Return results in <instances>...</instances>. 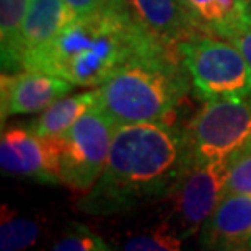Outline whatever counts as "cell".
<instances>
[{
	"label": "cell",
	"instance_id": "1",
	"mask_svg": "<svg viewBox=\"0 0 251 251\" xmlns=\"http://www.w3.org/2000/svg\"><path fill=\"white\" fill-rule=\"evenodd\" d=\"M188 162L184 129L175 121L118 126L103 172L77 207L88 215H114L163 199Z\"/></svg>",
	"mask_w": 251,
	"mask_h": 251
},
{
	"label": "cell",
	"instance_id": "2",
	"mask_svg": "<svg viewBox=\"0 0 251 251\" xmlns=\"http://www.w3.org/2000/svg\"><path fill=\"white\" fill-rule=\"evenodd\" d=\"M160 43L145 31L126 0L78 17L48 46L23 61V69L43 70L75 87H100L119 67Z\"/></svg>",
	"mask_w": 251,
	"mask_h": 251
},
{
	"label": "cell",
	"instance_id": "3",
	"mask_svg": "<svg viewBox=\"0 0 251 251\" xmlns=\"http://www.w3.org/2000/svg\"><path fill=\"white\" fill-rule=\"evenodd\" d=\"M191 88L178 48L157 44L127 61L97 87L95 108L116 126L175 121V111Z\"/></svg>",
	"mask_w": 251,
	"mask_h": 251
},
{
	"label": "cell",
	"instance_id": "4",
	"mask_svg": "<svg viewBox=\"0 0 251 251\" xmlns=\"http://www.w3.org/2000/svg\"><path fill=\"white\" fill-rule=\"evenodd\" d=\"M193 92L202 101L237 98L251 92V70L232 41L212 34L178 44Z\"/></svg>",
	"mask_w": 251,
	"mask_h": 251
},
{
	"label": "cell",
	"instance_id": "5",
	"mask_svg": "<svg viewBox=\"0 0 251 251\" xmlns=\"http://www.w3.org/2000/svg\"><path fill=\"white\" fill-rule=\"evenodd\" d=\"M184 129L189 162L227 158L251 140V92L204 101Z\"/></svg>",
	"mask_w": 251,
	"mask_h": 251
},
{
	"label": "cell",
	"instance_id": "6",
	"mask_svg": "<svg viewBox=\"0 0 251 251\" xmlns=\"http://www.w3.org/2000/svg\"><path fill=\"white\" fill-rule=\"evenodd\" d=\"M228 158L188 162L172 189L163 196L167 204L165 224L183 242L199 232L225 194Z\"/></svg>",
	"mask_w": 251,
	"mask_h": 251
},
{
	"label": "cell",
	"instance_id": "7",
	"mask_svg": "<svg viewBox=\"0 0 251 251\" xmlns=\"http://www.w3.org/2000/svg\"><path fill=\"white\" fill-rule=\"evenodd\" d=\"M116 127L106 114L93 106L65 132L56 135L61 183L87 193L103 172Z\"/></svg>",
	"mask_w": 251,
	"mask_h": 251
},
{
	"label": "cell",
	"instance_id": "8",
	"mask_svg": "<svg viewBox=\"0 0 251 251\" xmlns=\"http://www.w3.org/2000/svg\"><path fill=\"white\" fill-rule=\"evenodd\" d=\"M0 165L5 173L61 183L59 145L56 137H43L29 129L10 127L0 139Z\"/></svg>",
	"mask_w": 251,
	"mask_h": 251
},
{
	"label": "cell",
	"instance_id": "9",
	"mask_svg": "<svg viewBox=\"0 0 251 251\" xmlns=\"http://www.w3.org/2000/svg\"><path fill=\"white\" fill-rule=\"evenodd\" d=\"M74 87L69 80L43 70L23 69L15 74H2V121L15 114L41 113L69 95Z\"/></svg>",
	"mask_w": 251,
	"mask_h": 251
},
{
	"label": "cell",
	"instance_id": "10",
	"mask_svg": "<svg viewBox=\"0 0 251 251\" xmlns=\"http://www.w3.org/2000/svg\"><path fill=\"white\" fill-rule=\"evenodd\" d=\"M199 232L204 250H251V196L225 193Z\"/></svg>",
	"mask_w": 251,
	"mask_h": 251
},
{
	"label": "cell",
	"instance_id": "11",
	"mask_svg": "<svg viewBox=\"0 0 251 251\" xmlns=\"http://www.w3.org/2000/svg\"><path fill=\"white\" fill-rule=\"evenodd\" d=\"M134 18L160 43L176 46L207 34L184 0H126Z\"/></svg>",
	"mask_w": 251,
	"mask_h": 251
},
{
	"label": "cell",
	"instance_id": "12",
	"mask_svg": "<svg viewBox=\"0 0 251 251\" xmlns=\"http://www.w3.org/2000/svg\"><path fill=\"white\" fill-rule=\"evenodd\" d=\"M78 17L64 0H28L22 33V65L28 56L48 46Z\"/></svg>",
	"mask_w": 251,
	"mask_h": 251
},
{
	"label": "cell",
	"instance_id": "13",
	"mask_svg": "<svg viewBox=\"0 0 251 251\" xmlns=\"http://www.w3.org/2000/svg\"><path fill=\"white\" fill-rule=\"evenodd\" d=\"M207 34L228 39L245 25L251 23L248 0H184Z\"/></svg>",
	"mask_w": 251,
	"mask_h": 251
},
{
	"label": "cell",
	"instance_id": "14",
	"mask_svg": "<svg viewBox=\"0 0 251 251\" xmlns=\"http://www.w3.org/2000/svg\"><path fill=\"white\" fill-rule=\"evenodd\" d=\"M97 103V88L90 92L62 97L39 113L36 119L29 123V130L43 137H56L74 126Z\"/></svg>",
	"mask_w": 251,
	"mask_h": 251
},
{
	"label": "cell",
	"instance_id": "15",
	"mask_svg": "<svg viewBox=\"0 0 251 251\" xmlns=\"http://www.w3.org/2000/svg\"><path fill=\"white\" fill-rule=\"evenodd\" d=\"M28 12V0H0V49L2 74L23 70L22 33Z\"/></svg>",
	"mask_w": 251,
	"mask_h": 251
},
{
	"label": "cell",
	"instance_id": "16",
	"mask_svg": "<svg viewBox=\"0 0 251 251\" xmlns=\"http://www.w3.org/2000/svg\"><path fill=\"white\" fill-rule=\"evenodd\" d=\"M39 235H41V228H39L36 220L20 217L3 205L2 224H0V250H25L36 243Z\"/></svg>",
	"mask_w": 251,
	"mask_h": 251
},
{
	"label": "cell",
	"instance_id": "17",
	"mask_svg": "<svg viewBox=\"0 0 251 251\" xmlns=\"http://www.w3.org/2000/svg\"><path fill=\"white\" fill-rule=\"evenodd\" d=\"M183 240L162 222L147 233L135 235V237L126 240L123 250L126 251H178L181 250Z\"/></svg>",
	"mask_w": 251,
	"mask_h": 251
},
{
	"label": "cell",
	"instance_id": "18",
	"mask_svg": "<svg viewBox=\"0 0 251 251\" xmlns=\"http://www.w3.org/2000/svg\"><path fill=\"white\" fill-rule=\"evenodd\" d=\"M225 193L251 196V140L230 155Z\"/></svg>",
	"mask_w": 251,
	"mask_h": 251
},
{
	"label": "cell",
	"instance_id": "19",
	"mask_svg": "<svg viewBox=\"0 0 251 251\" xmlns=\"http://www.w3.org/2000/svg\"><path fill=\"white\" fill-rule=\"evenodd\" d=\"M52 250L57 251H106L109 247L106 242L98 237L97 233L90 232L87 227L78 225L72 227L70 232H65L56 243L52 245Z\"/></svg>",
	"mask_w": 251,
	"mask_h": 251
},
{
	"label": "cell",
	"instance_id": "20",
	"mask_svg": "<svg viewBox=\"0 0 251 251\" xmlns=\"http://www.w3.org/2000/svg\"><path fill=\"white\" fill-rule=\"evenodd\" d=\"M64 2L72 10H75L80 17H85V15L101 12V10L111 7L114 3L123 2V0H64Z\"/></svg>",
	"mask_w": 251,
	"mask_h": 251
},
{
	"label": "cell",
	"instance_id": "21",
	"mask_svg": "<svg viewBox=\"0 0 251 251\" xmlns=\"http://www.w3.org/2000/svg\"><path fill=\"white\" fill-rule=\"evenodd\" d=\"M228 41H232L235 46L240 49V52L247 59L250 70H251V23L237 29V31L228 38Z\"/></svg>",
	"mask_w": 251,
	"mask_h": 251
}]
</instances>
